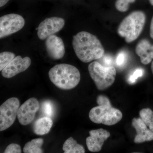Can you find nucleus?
<instances>
[{
    "label": "nucleus",
    "mask_w": 153,
    "mask_h": 153,
    "mask_svg": "<svg viewBox=\"0 0 153 153\" xmlns=\"http://www.w3.org/2000/svg\"><path fill=\"white\" fill-rule=\"evenodd\" d=\"M135 0H117L115 3L116 8L120 12H125L128 10L129 4L134 2Z\"/></svg>",
    "instance_id": "20"
},
{
    "label": "nucleus",
    "mask_w": 153,
    "mask_h": 153,
    "mask_svg": "<svg viewBox=\"0 0 153 153\" xmlns=\"http://www.w3.org/2000/svg\"><path fill=\"white\" fill-rule=\"evenodd\" d=\"M88 70L98 90H105L114 82L116 70L113 66H102L99 62L94 61L89 64Z\"/></svg>",
    "instance_id": "5"
},
{
    "label": "nucleus",
    "mask_w": 153,
    "mask_h": 153,
    "mask_svg": "<svg viewBox=\"0 0 153 153\" xmlns=\"http://www.w3.org/2000/svg\"><path fill=\"white\" fill-rule=\"evenodd\" d=\"M25 25V19L18 14H7L1 17L0 38L2 39L19 32L24 27Z\"/></svg>",
    "instance_id": "7"
},
{
    "label": "nucleus",
    "mask_w": 153,
    "mask_h": 153,
    "mask_svg": "<svg viewBox=\"0 0 153 153\" xmlns=\"http://www.w3.org/2000/svg\"><path fill=\"white\" fill-rule=\"evenodd\" d=\"M150 35L151 38L153 39V16L152 18V21H151L150 29Z\"/></svg>",
    "instance_id": "26"
},
{
    "label": "nucleus",
    "mask_w": 153,
    "mask_h": 153,
    "mask_svg": "<svg viewBox=\"0 0 153 153\" xmlns=\"http://www.w3.org/2000/svg\"><path fill=\"white\" fill-rule=\"evenodd\" d=\"M4 153H22V148L19 145L17 144H11L7 147Z\"/></svg>",
    "instance_id": "24"
},
{
    "label": "nucleus",
    "mask_w": 153,
    "mask_h": 153,
    "mask_svg": "<svg viewBox=\"0 0 153 153\" xmlns=\"http://www.w3.org/2000/svg\"><path fill=\"white\" fill-rule=\"evenodd\" d=\"M65 24V20L59 17H53L45 19L38 26V38L41 40L47 39L49 36L62 30Z\"/></svg>",
    "instance_id": "8"
},
{
    "label": "nucleus",
    "mask_w": 153,
    "mask_h": 153,
    "mask_svg": "<svg viewBox=\"0 0 153 153\" xmlns=\"http://www.w3.org/2000/svg\"><path fill=\"white\" fill-rule=\"evenodd\" d=\"M98 106L91 110L89 113L90 120L97 124L112 126L121 120L123 114L120 111L113 107L109 99L105 96H99L97 100Z\"/></svg>",
    "instance_id": "3"
},
{
    "label": "nucleus",
    "mask_w": 153,
    "mask_h": 153,
    "mask_svg": "<svg viewBox=\"0 0 153 153\" xmlns=\"http://www.w3.org/2000/svg\"><path fill=\"white\" fill-rule=\"evenodd\" d=\"M135 52L144 65L149 64L153 59V45L147 39H143L138 43Z\"/></svg>",
    "instance_id": "14"
},
{
    "label": "nucleus",
    "mask_w": 153,
    "mask_h": 153,
    "mask_svg": "<svg viewBox=\"0 0 153 153\" xmlns=\"http://www.w3.org/2000/svg\"><path fill=\"white\" fill-rule=\"evenodd\" d=\"M140 116L146 125L153 132V111L149 108H143L140 111Z\"/></svg>",
    "instance_id": "18"
},
{
    "label": "nucleus",
    "mask_w": 153,
    "mask_h": 153,
    "mask_svg": "<svg viewBox=\"0 0 153 153\" xmlns=\"http://www.w3.org/2000/svg\"><path fill=\"white\" fill-rule=\"evenodd\" d=\"M16 57L13 52H4L0 54V71H2Z\"/></svg>",
    "instance_id": "19"
},
{
    "label": "nucleus",
    "mask_w": 153,
    "mask_h": 153,
    "mask_svg": "<svg viewBox=\"0 0 153 153\" xmlns=\"http://www.w3.org/2000/svg\"><path fill=\"white\" fill-rule=\"evenodd\" d=\"M72 46L77 57L84 63L100 59L105 50L101 42L94 35L82 31L74 36Z\"/></svg>",
    "instance_id": "1"
},
{
    "label": "nucleus",
    "mask_w": 153,
    "mask_h": 153,
    "mask_svg": "<svg viewBox=\"0 0 153 153\" xmlns=\"http://www.w3.org/2000/svg\"><path fill=\"white\" fill-rule=\"evenodd\" d=\"M132 126L137 132V135L134 139V142L135 143L153 140V132L148 128L147 126L141 118L133 119Z\"/></svg>",
    "instance_id": "13"
},
{
    "label": "nucleus",
    "mask_w": 153,
    "mask_h": 153,
    "mask_svg": "<svg viewBox=\"0 0 153 153\" xmlns=\"http://www.w3.org/2000/svg\"><path fill=\"white\" fill-rule=\"evenodd\" d=\"M10 0H0V7H1L3 6H4Z\"/></svg>",
    "instance_id": "27"
},
{
    "label": "nucleus",
    "mask_w": 153,
    "mask_h": 153,
    "mask_svg": "<svg viewBox=\"0 0 153 153\" xmlns=\"http://www.w3.org/2000/svg\"><path fill=\"white\" fill-rule=\"evenodd\" d=\"M46 50L50 58L53 60L62 59L65 53V46L60 37L52 35L46 39Z\"/></svg>",
    "instance_id": "12"
},
{
    "label": "nucleus",
    "mask_w": 153,
    "mask_h": 153,
    "mask_svg": "<svg viewBox=\"0 0 153 153\" xmlns=\"http://www.w3.org/2000/svg\"><path fill=\"white\" fill-rule=\"evenodd\" d=\"M53 125V121L49 117H41L35 122L33 126V130L38 135L48 134Z\"/></svg>",
    "instance_id": "15"
},
{
    "label": "nucleus",
    "mask_w": 153,
    "mask_h": 153,
    "mask_svg": "<svg viewBox=\"0 0 153 153\" xmlns=\"http://www.w3.org/2000/svg\"><path fill=\"white\" fill-rule=\"evenodd\" d=\"M127 60V55L126 52H120L118 54L116 59V63L117 66L122 67L124 66Z\"/></svg>",
    "instance_id": "23"
},
{
    "label": "nucleus",
    "mask_w": 153,
    "mask_h": 153,
    "mask_svg": "<svg viewBox=\"0 0 153 153\" xmlns=\"http://www.w3.org/2000/svg\"><path fill=\"white\" fill-rule=\"evenodd\" d=\"M31 64L30 57H26L22 58L21 56L15 57L2 71V75L6 78L13 77L17 74L26 71Z\"/></svg>",
    "instance_id": "10"
},
{
    "label": "nucleus",
    "mask_w": 153,
    "mask_h": 153,
    "mask_svg": "<svg viewBox=\"0 0 153 153\" xmlns=\"http://www.w3.org/2000/svg\"><path fill=\"white\" fill-rule=\"evenodd\" d=\"M63 150L64 153H84V148L82 145L77 143L75 140L70 137L63 144Z\"/></svg>",
    "instance_id": "16"
},
{
    "label": "nucleus",
    "mask_w": 153,
    "mask_h": 153,
    "mask_svg": "<svg viewBox=\"0 0 153 153\" xmlns=\"http://www.w3.org/2000/svg\"><path fill=\"white\" fill-rule=\"evenodd\" d=\"M146 20V15L142 11H134L121 22L118 28V34L124 38L127 43H131L139 37Z\"/></svg>",
    "instance_id": "4"
},
{
    "label": "nucleus",
    "mask_w": 153,
    "mask_h": 153,
    "mask_svg": "<svg viewBox=\"0 0 153 153\" xmlns=\"http://www.w3.org/2000/svg\"><path fill=\"white\" fill-rule=\"evenodd\" d=\"M40 104L38 100L32 97L25 101L19 107L17 117L21 124L27 125L35 119L36 112L39 109Z\"/></svg>",
    "instance_id": "9"
},
{
    "label": "nucleus",
    "mask_w": 153,
    "mask_h": 153,
    "mask_svg": "<svg viewBox=\"0 0 153 153\" xmlns=\"http://www.w3.org/2000/svg\"><path fill=\"white\" fill-rule=\"evenodd\" d=\"M90 136L86 138V143L88 150L96 152L101 150L104 142L110 136L109 132L102 128L89 131Z\"/></svg>",
    "instance_id": "11"
},
{
    "label": "nucleus",
    "mask_w": 153,
    "mask_h": 153,
    "mask_svg": "<svg viewBox=\"0 0 153 153\" xmlns=\"http://www.w3.org/2000/svg\"><path fill=\"white\" fill-rule=\"evenodd\" d=\"M42 109L43 113L48 117H52L54 114L53 105L50 101H45L42 103Z\"/></svg>",
    "instance_id": "22"
},
{
    "label": "nucleus",
    "mask_w": 153,
    "mask_h": 153,
    "mask_svg": "<svg viewBox=\"0 0 153 153\" xmlns=\"http://www.w3.org/2000/svg\"><path fill=\"white\" fill-rule=\"evenodd\" d=\"M144 73V70L143 68H139L136 69L128 78V82L129 84H133L135 83L138 78L143 76Z\"/></svg>",
    "instance_id": "21"
},
{
    "label": "nucleus",
    "mask_w": 153,
    "mask_h": 153,
    "mask_svg": "<svg viewBox=\"0 0 153 153\" xmlns=\"http://www.w3.org/2000/svg\"><path fill=\"white\" fill-rule=\"evenodd\" d=\"M152 6H153V0H149Z\"/></svg>",
    "instance_id": "29"
},
{
    "label": "nucleus",
    "mask_w": 153,
    "mask_h": 153,
    "mask_svg": "<svg viewBox=\"0 0 153 153\" xmlns=\"http://www.w3.org/2000/svg\"><path fill=\"white\" fill-rule=\"evenodd\" d=\"M49 79L57 87L70 90L76 86L80 80L78 69L70 64L62 63L52 67L49 72Z\"/></svg>",
    "instance_id": "2"
},
{
    "label": "nucleus",
    "mask_w": 153,
    "mask_h": 153,
    "mask_svg": "<svg viewBox=\"0 0 153 153\" xmlns=\"http://www.w3.org/2000/svg\"><path fill=\"white\" fill-rule=\"evenodd\" d=\"M20 101L16 97H11L0 106V131L8 128L14 123L20 107Z\"/></svg>",
    "instance_id": "6"
},
{
    "label": "nucleus",
    "mask_w": 153,
    "mask_h": 153,
    "mask_svg": "<svg viewBox=\"0 0 153 153\" xmlns=\"http://www.w3.org/2000/svg\"><path fill=\"white\" fill-rule=\"evenodd\" d=\"M151 69H152V72L153 74V61L152 63V66H151Z\"/></svg>",
    "instance_id": "28"
},
{
    "label": "nucleus",
    "mask_w": 153,
    "mask_h": 153,
    "mask_svg": "<svg viewBox=\"0 0 153 153\" xmlns=\"http://www.w3.org/2000/svg\"><path fill=\"white\" fill-rule=\"evenodd\" d=\"M44 143L42 138L35 139L28 142L25 144L23 152L25 153H42L44 152L41 149Z\"/></svg>",
    "instance_id": "17"
},
{
    "label": "nucleus",
    "mask_w": 153,
    "mask_h": 153,
    "mask_svg": "<svg viewBox=\"0 0 153 153\" xmlns=\"http://www.w3.org/2000/svg\"><path fill=\"white\" fill-rule=\"evenodd\" d=\"M103 62L106 66H111V65L112 63V58L109 55H106L103 57Z\"/></svg>",
    "instance_id": "25"
}]
</instances>
